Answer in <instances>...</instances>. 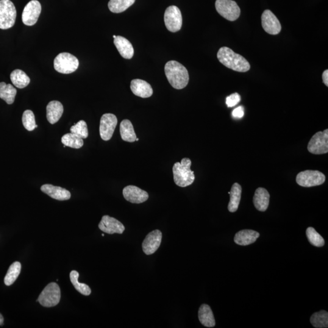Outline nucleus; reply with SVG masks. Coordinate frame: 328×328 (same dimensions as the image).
<instances>
[{"label":"nucleus","mask_w":328,"mask_h":328,"mask_svg":"<svg viewBox=\"0 0 328 328\" xmlns=\"http://www.w3.org/2000/svg\"><path fill=\"white\" fill-rule=\"evenodd\" d=\"M21 269V263L18 261H16L10 265L4 277V282L5 285L9 286L13 284L20 274Z\"/></svg>","instance_id":"29"},{"label":"nucleus","mask_w":328,"mask_h":328,"mask_svg":"<svg viewBox=\"0 0 328 328\" xmlns=\"http://www.w3.org/2000/svg\"><path fill=\"white\" fill-rule=\"evenodd\" d=\"M16 93L17 91L12 85L0 83V98L4 100L7 104L11 105L14 102Z\"/></svg>","instance_id":"26"},{"label":"nucleus","mask_w":328,"mask_h":328,"mask_svg":"<svg viewBox=\"0 0 328 328\" xmlns=\"http://www.w3.org/2000/svg\"><path fill=\"white\" fill-rule=\"evenodd\" d=\"M123 195L127 201L133 204H141L147 201L149 198L146 191L135 185H128L123 190Z\"/></svg>","instance_id":"16"},{"label":"nucleus","mask_w":328,"mask_h":328,"mask_svg":"<svg viewBox=\"0 0 328 328\" xmlns=\"http://www.w3.org/2000/svg\"><path fill=\"white\" fill-rule=\"evenodd\" d=\"M198 318L203 326L207 328H213L215 326V320L212 309L206 304H203L199 308Z\"/></svg>","instance_id":"23"},{"label":"nucleus","mask_w":328,"mask_h":328,"mask_svg":"<svg viewBox=\"0 0 328 328\" xmlns=\"http://www.w3.org/2000/svg\"><path fill=\"white\" fill-rule=\"evenodd\" d=\"M306 233H307L308 240L312 245L318 247L324 246V239L313 227H308Z\"/></svg>","instance_id":"33"},{"label":"nucleus","mask_w":328,"mask_h":328,"mask_svg":"<svg viewBox=\"0 0 328 328\" xmlns=\"http://www.w3.org/2000/svg\"><path fill=\"white\" fill-rule=\"evenodd\" d=\"M62 143L64 146L75 149L82 148L84 144L83 139L72 133L63 135Z\"/></svg>","instance_id":"31"},{"label":"nucleus","mask_w":328,"mask_h":328,"mask_svg":"<svg viewBox=\"0 0 328 328\" xmlns=\"http://www.w3.org/2000/svg\"><path fill=\"white\" fill-rule=\"evenodd\" d=\"M3 322H4V318L1 315V314H0V326L3 324Z\"/></svg>","instance_id":"39"},{"label":"nucleus","mask_w":328,"mask_h":328,"mask_svg":"<svg viewBox=\"0 0 328 328\" xmlns=\"http://www.w3.org/2000/svg\"><path fill=\"white\" fill-rule=\"evenodd\" d=\"M63 113V105L59 101H51L47 105L46 117L50 124L57 123L60 120Z\"/></svg>","instance_id":"21"},{"label":"nucleus","mask_w":328,"mask_h":328,"mask_svg":"<svg viewBox=\"0 0 328 328\" xmlns=\"http://www.w3.org/2000/svg\"><path fill=\"white\" fill-rule=\"evenodd\" d=\"M139 141V139L138 138H136V141Z\"/></svg>","instance_id":"41"},{"label":"nucleus","mask_w":328,"mask_h":328,"mask_svg":"<svg viewBox=\"0 0 328 328\" xmlns=\"http://www.w3.org/2000/svg\"><path fill=\"white\" fill-rule=\"evenodd\" d=\"M120 133L122 140L129 142V143H134L137 138L134 127H133L132 122L128 119H125L121 122Z\"/></svg>","instance_id":"25"},{"label":"nucleus","mask_w":328,"mask_h":328,"mask_svg":"<svg viewBox=\"0 0 328 328\" xmlns=\"http://www.w3.org/2000/svg\"><path fill=\"white\" fill-rule=\"evenodd\" d=\"M191 161L188 158H183L180 163H176L173 166V179L175 183L180 187H186L192 184L195 179L194 171L191 169Z\"/></svg>","instance_id":"3"},{"label":"nucleus","mask_w":328,"mask_h":328,"mask_svg":"<svg viewBox=\"0 0 328 328\" xmlns=\"http://www.w3.org/2000/svg\"><path fill=\"white\" fill-rule=\"evenodd\" d=\"M163 233L160 230H155L150 232L143 243V250L146 255L154 254L161 246Z\"/></svg>","instance_id":"14"},{"label":"nucleus","mask_w":328,"mask_h":328,"mask_svg":"<svg viewBox=\"0 0 328 328\" xmlns=\"http://www.w3.org/2000/svg\"><path fill=\"white\" fill-rule=\"evenodd\" d=\"M16 10L10 0H0V29H7L15 24Z\"/></svg>","instance_id":"5"},{"label":"nucleus","mask_w":328,"mask_h":328,"mask_svg":"<svg viewBox=\"0 0 328 328\" xmlns=\"http://www.w3.org/2000/svg\"><path fill=\"white\" fill-rule=\"evenodd\" d=\"M61 292L59 286L56 283H51L44 288L39 296L37 302L44 307H55L59 304Z\"/></svg>","instance_id":"6"},{"label":"nucleus","mask_w":328,"mask_h":328,"mask_svg":"<svg viewBox=\"0 0 328 328\" xmlns=\"http://www.w3.org/2000/svg\"><path fill=\"white\" fill-rule=\"evenodd\" d=\"M217 58L222 65L235 71L245 73L251 68V65L245 58L235 53L227 47H222L219 49Z\"/></svg>","instance_id":"1"},{"label":"nucleus","mask_w":328,"mask_h":328,"mask_svg":"<svg viewBox=\"0 0 328 328\" xmlns=\"http://www.w3.org/2000/svg\"><path fill=\"white\" fill-rule=\"evenodd\" d=\"M41 11V5L37 0H32L24 7L22 21L26 26H31L37 23Z\"/></svg>","instance_id":"12"},{"label":"nucleus","mask_w":328,"mask_h":328,"mask_svg":"<svg viewBox=\"0 0 328 328\" xmlns=\"http://www.w3.org/2000/svg\"><path fill=\"white\" fill-rule=\"evenodd\" d=\"M79 272L76 271H73L70 273V280L72 284L76 290L83 296H90L91 293V290L90 287L84 283H80L79 282Z\"/></svg>","instance_id":"32"},{"label":"nucleus","mask_w":328,"mask_h":328,"mask_svg":"<svg viewBox=\"0 0 328 328\" xmlns=\"http://www.w3.org/2000/svg\"><path fill=\"white\" fill-rule=\"evenodd\" d=\"M270 199V194L268 190L264 188H258L256 190L254 199L255 207L258 210L261 212H265L268 209Z\"/></svg>","instance_id":"20"},{"label":"nucleus","mask_w":328,"mask_h":328,"mask_svg":"<svg viewBox=\"0 0 328 328\" xmlns=\"http://www.w3.org/2000/svg\"><path fill=\"white\" fill-rule=\"evenodd\" d=\"M10 80L13 85L19 89L26 87L30 82L28 76L20 69H15L10 74Z\"/></svg>","instance_id":"27"},{"label":"nucleus","mask_w":328,"mask_h":328,"mask_svg":"<svg viewBox=\"0 0 328 328\" xmlns=\"http://www.w3.org/2000/svg\"><path fill=\"white\" fill-rule=\"evenodd\" d=\"M260 233L252 230H243L236 233L234 241L240 246H247L255 243Z\"/></svg>","instance_id":"22"},{"label":"nucleus","mask_w":328,"mask_h":328,"mask_svg":"<svg viewBox=\"0 0 328 328\" xmlns=\"http://www.w3.org/2000/svg\"><path fill=\"white\" fill-rule=\"evenodd\" d=\"M165 73L168 81L174 88L181 90L187 87L189 82L187 69L176 61H169L165 64Z\"/></svg>","instance_id":"2"},{"label":"nucleus","mask_w":328,"mask_h":328,"mask_svg":"<svg viewBox=\"0 0 328 328\" xmlns=\"http://www.w3.org/2000/svg\"><path fill=\"white\" fill-rule=\"evenodd\" d=\"M118 124V119L113 114L107 113L102 116L100 122L99 132L102 140H111Z\"/></svg>","instance_id":"11"},{"label":"nucleus","mask_w":328,"mask_h":328,"mask_svg":"<svg viewBox=\"0 0 328 328\" xmlns=\"http://www.w3.org/2000/svg\"><path fill=\"white\" fill-rule=\"evenodd\" d=\"M22 122L25 129L31 132L37 128L35 123V119L34 113L31 110H26L22 117Z\"/></svg>","instance_id":"34"},{"label":"nucleus","mask_w":328,"mask_h":328,"mask_svg":"<svg viewBox=\"0 0 328 328\" xmlns=\"http://www.w3.org/2000/svg\"><path fill=\"white\" fill-rule=\"evenodd\" d=\"M136 0H110L108 8L111 12L119 13L126 11L135 3Z\"/></svg>","instance_id":"28"},{"label":"nucleus","mask_w":328,"mask_h":328,"mask_svg":"<svg viewBox=\"0 0 328 328\" xmlns=\"http://www.w3.org/2000/svg\"><path fill=\"white\" fill-rule=\"evenodd\" d=\"M130 88L135 96L142 98H148L154 93L152 86L145 80L141 79L133 80L131 82Z\"/></svg>","instance_id":"17"},{"label":"nucleus","mask_w":328,"mask_h":328,"mask_svg":"<svg viewBox=\"0 0 328 328\" xmlns=\"http://www.w3.org/2000/svg\"><path fill=\"white\" fill-rule=\"evenodd\" d=\"M79 62L77 58L68 52H62L55 58L54 69L58 73L68 74L74 73L79 68Z\"/></svg>","instance_id":"4"},{"label":"nucleus","mask_w":328,"mask_h":328,"mask_svg":"<svg viewBox=\"0 0 328 328\" xmlns=\"http://www.w3.org/2000/svg\"><path fill=\"white\" fill-rule=\"evenodd\" d=\"M215 7L219 15L230 21L237 20L240 15V8L233 0H216Z\"/></svg>","instance_id":"7"},{"label":"nucleus","mask_w":328,"mask_h":328,"mask_svg":"<svg viewBox=\"0 0 328 328\" xmlns=\"http://www.w3.org/2000/svg\"><path fill=\"white\" fill-rule=\"evenodd\" d=\"M322 79H323L325 85L328 87V70H325L322 75Z\"/></svg>","instance_id":"38"},{"label":"nucleus","mask_w":328,"mask_h":328,"mask_svg":"<svg viewBox=\"0 0 328 328\" xmlns=\"http://www.w3.org/2000/svg\"><path fill=\"white\" fill-rule=\"evenodd\" d=\"M242 188L238 183H233L230 194V201L228 205V210L230 212H235L238 210L241 198Z\"/></svg>","instance_id":"24"},{"label":"nucleus","mask_w":328,"mask_h":328,"mask_svg":"<svg viewBox=\"0 0 328 328\" xmlns=\"http://www.w3.org/2000/svg\"><path fill=\"white\" fill-rule=\"evenodd\" d=\"M164 22L169 31L178 32L182 25V13L179 8L176 5H170L166 8L164 13Z\"/></svg>","instance_id":"9"},{"label":"nucleus","mask_w":328,"mask_h":328,"mask_svg":"<svg viewBox=\"0 0 328 328\" xmlns=\"http://www.w3.org/2000/svg\"><path fill=\"white\" fill-rule=\"evenodd\" d=\"M308 150L314 155L326 154L328 152V130L316 133L311 139Z\"/></svg>","instance_id":"10"},{"label":"nucleus","mask_w":328,"mask_h":328,"mask_svg":"<svg viewBox=\"0 0 328 328\" xmlns=\"http://www.w3.org/2000/svg\"><path fill=\"white\" fill-rule=\"evenodd\" d=\"M241 101L240 94L236 93L228 96L226 99V104L228 107H233L237 105Z\"/></svg>","instance_id":"36"},{"label":"nucleus","mask_w":328,"mask_h":328,"mask_svg":"<svg viewBox=\"0 0 328 328\" xmlns=\"http://www.w3.org/2000/svg\"><path fill=\"white\" fill-rule=\"evenodd\" d=\"M261 24L264 30L269 34H279L282 30L279 19L270 10L264 11L261 16Z\"/></svg>","instance_id":"13"},{"label":"nucleus","mask_w":328,"mask_h":328,"mask_svg":"<svg viewBox=\"0 0 328 328\" xmlns=\"http://www.w3.org/2000/svg\"><path fill=\"white\" fill-rule=\"evenodd\" d=\"M311 324L316 328L328 327V313L326 311H321L313 314L310 319Z\"/></svg>","instance_id":"30"},{"label":"nucleus","mask_w":328,"mask_h":328,"mask_svg":"<svg viewBox=\"0 0 328 328\" xmlns=\"http://www.w3.org/2000/svg\"><path fill=\"white\" fill-rule=\"evenodd\" d=\"M71 133H73L82 139H87L88 137V130L87 124L84 121H80L74 124L70 129Z\"/></svg>","instance_id":"35"},{"label":"nucleus","mask_w":328,"mask_h":328,"mask_svg":"<svg viewBox=\"0 0 328 328\" xmlns=\"http://www.w3.org/2000/svg\"><path fill=\"white\" fill-rule=\"evenodd\" d=\"M113 38H114V39H115L116 38V35H113Z\"/></svg>","instance_id":"40"},{"label":"nucleus","mask_w":328,"mask_h":328,"mask_svg":"<svg viewBox=\"0 0 328 328\" xmlns=\"http://www.w3.org/2000/svg\"><path fill=\"white\" fill-rule=\"evenodd\" d=\"M114 43L122 57L126 59H131L134 55V48L127 38L122 36H116Z\"/></svg>","instance_id":"19"},{"label":"nucleus","mask_w":328,"mask_h":328,"mask_svg":"<svg viewBox=\"0 0 328 328\" xmlns=\"http://www.w3.org/2000/svg\"><path fill=\"white\" fill-rule=\"evenodd\" d=\"M326 177L322 172L308 169L300 172L296 177V182L302 187H311L323 184Z\"/></svg>","instance_id":"8"},{"label":"nucleus","mask_w":328,"mask_h":328,"mask_svg":"<svg viewBox=\"0 0 328 328\" xmlns=\"http://www.w3.org/2000/svg\"><path fill=\"white\" fill-rule=\"evenodd\" d=\"M41 190L52 198L58 201H66L70 199L71 196V193L66 189L51 184H44L41 186Z\"/></svg>","instance_id":"18"},{"label":"nucleus","mask_w":328,"mask_h":328,"mask_svg":"<svg viewBox=\"0 0 328 328\" xmlns=\"http://www.w3.org/2000/svg\"><path fill=\"white\" fill-rule=\"evenodd\" d=\"M99 228L102 232L111 235L114 233L122 234L126 229L122 222L108 215L103 216L99 224Z\"/></svg>","instance_id":"15"},{"label":"nucleus","mask_w":328,"mask_h":328,"mask_svg":"<svg viewBox=\"0 0 328 328\" xmlns=\"http://www.w3.org/2000/svg\"><path fill=\"white\" fill-rule=\"evenodd\" d=\"M244 115V108L243 107H239L235 108L233 111L232 116L235 119H241L243 118Z\"/></svg>","instance_id":"37"}]
</instances>
